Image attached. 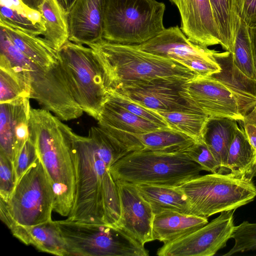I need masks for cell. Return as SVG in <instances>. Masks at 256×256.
<instances>
[{"label":"cell","mask_w":256,"mask_h":256,"mask_svg":"<svg viewBox=\"0 0 256 256\" xmlns=\"http://www.w3.org/2000/svg\"><path fill=\"white\" fill-rule=\"evenodd\" d=\"M133 152L117 134L100 125L91 127L88 136L76 134V195L67 219L118 226L121 216L120 200L110 168Z\"/></svg>","instance_id":"6da1fadb"},{"label":"cell","mask_w":256,"mask_h":256,"mask_svg":"<svg viewBox=\"0 0 256 256\" xmlns=\"http://www.w3.org/2000/svg\"><path fill=\"white\" fill-rule=\"evenodd\" d=\"M29 128L30 138L36 145L53 190V211L68 216L76 195V133L56 116L42 108H30Z\"/></svg>","instance_id":"7a4b0ae2"},{"label":"cell","mask_w":256,"mask_h":256,"mask_svg":"<svg viewBox=\"0 0 256 256\" xmlns=\"http://www.w3.org/2000/svg\"><path fill=\"white\" fill-rule=\"evenodd\" d=\"M88 46L102 68L106 92L156 82L182 84L198 76L178 62L144 52L134 45L102 39Z\"/></svg>","instance_id":"3957f363"},{"label":"cell","mask_w":256,"mask_h":256,"mask_svg":"<svg viewBox=\"0 0 256 256\" xmlns=\"http://www.w3.org/2000/svg\"><path fill=\"white\" fill-rule=\"evenodd\" d=\"M202 167L185 152L142 149L128 154L110 168L115 181L180 186L199 176Z\"/></svg>","instance_id":"277c9868"},{"label":"cell","mask_w":256,"mask_h":256,"mask_svg":"<svg viewBox=\"0 0 256 256\" xmlns=\"http://www.w3.org/2000/svg\"><path fill=\"white\" fill-rule=\"evenodd\" d=\"M166 6L156 0H106L103 39L138 45L155 37L165 28Z\"/></svg>","instance_id":"5b68a950"},{"label":"cell","mask_w":256,"mask_h":256,"mask_svg":"<svg viewBox=\"0 0 256 256\" xmlns=\"http://www.w3.org/2000/svg\"><path fill=\"white\" fill-rule=\"evenodd\" d=\"M180 186L189 202L190 214L206 218L236 210L256 196L252 180L232 173L199 175Z\"/></svg>","instance_id":"8992f818"},{"label":"cell","mask_w":256,"mask_h":256,"mask_svg":"<svg viewBox=\"0 0 256 256\" xmlns=\"http://www.w3.org/2000/svg\"><path fill=\"white\" fill-rule=\"evenodd\" d=\"M68 256H148V251L116 226L56 220Z\"/></svg>","instance_id":"52a82bcc"},{"label":"cell","mask_w":256,"mask_h":256,"mask_svg":"<svg viewBox=\"0 0 256 256\" xmlns=\"http://www.w3.org/2000/svg\"><path fill=\"white\" fill-rule=\"evenodd\" d=\"M58 53L74 99L84 112L98 120L107 92L103 70L94 52L68 40Z\"/></svg>","instance_id":"ba28073f"},{"label":"cell","mask_w":256,"mask_h":256,"mask_svg":"<svg viewBox=\"0 0 256 256\" xmlns=\"http://www.w3.org/2000/svg\"><path fill=\"white\" fill-rule=\"evenodd\" d=\"M5 202L16 224L30 226L52 220L54 194L39 157L16 182Z\"/></svg>","instance_id":"9c48e42d"},{"label":"cell","mask_w":256,"mask_h":256,"mask_svg":"<svg viewBox=\"0 0 256 256\" xmlns=\"http://www.w3.org/2000/svg\"><path fill=\"white\" fill-rule=\"evenodd\" d=\"M30 73V98L36 100L42 108L64 121L82 115L84 112L74 98L60 60L44 68L32 62Z\"/></svg>","instance_id":"30bf717a"},{"label":"cell","mask_w":256,"mask_h":256,"mask_svg":"<svg viewBox=\"0 0 256 256\" xmlns=\"http://www.w3.org/2000/svg\"><path fill=\"white\" fill-rule=\"evenodd\" d=\"M236 209L224 211L195 232L164 244L157 251L159 256H212L226 246L234 229Z\"/></svg>","instance_id":"8fae6325"},{"label":"cell","mask_w":256,"mask_h":256,"mask_svg":"<svg viewBox=\"0 0 256 256\" xmlns=\"http://www.w3.org/2000/svg\"><path fill=\"white\" fill-rule=\"evenodd\" d=\"M179 93L192 108L210 117H226L242 121L236 100L222 84L210 76H196L182 84Z\"/></svg>","instance_id":"7c38bea8"},{"label":"cell","mask_w":256,"mask_h":256,"mask_svg":"<svg viewBox=\"0 0 256 256\" xmlns=\"http://www.w3.org/2000/svg\"><path fill=\"white\" fill-rule=\"evenodd\" d=\"M115 182L121 210L118 226L143 244L154 240V214L150 205L140 196L134 184L123 181Z\"/></svg>","instance_id":"4fadbf2b"},{"label":"cell","mask_w":256,"mask_h":256,"mask_svg":"<svg viewBox=\"0 0 256 256\" xmlns=\"http://www.w3.org/2000/svg\"><path fill=\"white\" fill-rule=\"evenodd\" d=\"M177 7L180 29L194 44L208 47L222 44L210 0H170Z\"/></svg>","instance_id":"5bb4252c"},{"label":"cell","mask_w":256,"mask_h":256,"mask_svg":"<svg viewBox=\"0 0 256 256\" xmlns=\"http://www.w3.org/2000/svg\"><path fill=\"white\" fill-rule=\"evenodd\" d=\"M29 98L0 104V153L13 163L30 137Z\"/></svg>","instance_id":"9a60e30c"},{"label":"cell","mask_w":256,"mask_h":256,"mask_svg":"<svg viewBox=\"0 0 256 256\" xmlns=\"http://www.w3.org/2000/svg\"><path fill=\"white\" fill-rule=\"evenodd\" d=\"M182 84L156 82L107 92H114L128 101L151 110L198 112L188 106L180 96L179 90Z\"/></svg>","instance_id":"2e32d148"},{"label":"cell","mask_w":256,"mask_h":256,"mask_svg":"<svg viewBox=\"0 0 256 256\" xmlns=\"http://www.w3.org/2000/svg\"><path fill=\"white\" fill-rule=\"evenodd\" d=\"M134 46L140 50L175 60L182 64L184 61L192 58L216 62L214 56L217 51L194 44L178 26L165 28L148 41Z\"/></svg>","instance_id":"e0dca14e"},{"label":"cell","mask_w":256,"mask_h":256,"mask_svg":"<svg viewBox=\"0 0 256 256\" xmlns=\"http://www.w3.org/2000/svg\"><path fill=\"white\" fill-rule=\"evenodd\" d=\"M106 0H76L68 16V40L88 46L103 39Z\"/></svg>","instance_id":"ac0fdd59"},{"label":"cell","mask_w":256,"mask_h":256,"mask_svg":"<svg viewBox=\"0 0 256 256\" xmlns=\"http://www.w3.org/2000/svg\"><path fill=\"white\" fill-rule=\"evenodd\" d=\"M214 56L220 71L210 76L222 84L232 92L240 114L244 116L256 106V80L248 77L238 68L232 52H217Z\"/></svg>","instance_id":"d6986e66"},{"label":"cell","mask_w":256,"mask_h":256,"mask_svg":"<svg viewBox=\"0 0 256 256\" xmlns=\"http://www.w3.org/2000/svg\"><path fill=\"white\" fill-rule=\"evenodd\" d=\"M0 26L13 44L33 62L44 68L58 62V51L42 37L30 34L2 16H0Z\"/></svg>","instance_id":"ffe728a7"},{"label":"cell","mask_w":256,"mask_h":256,"mask_svg":"<svg viewBox=\"0 0 256 256\" xmlns=\"http://www.w3.org/2000/svg\"><path fill=\"white\" fill-rule=\"evenodd\" d=\"M208 223V218L176 211L166 210L154 214L152 236L164 244L185 236Z\"/></svg>","instance_id":"44dd1931"},{"label":"cell","mask_w":256,"mask_h":256,"mask_svg":"<svg viewBox=\"0 0 256 256\" xmlns=\"http://www.w3.org/2000/svg\"><path fill=\"white\" fill-rule=\"evenodd\" d=\"M12 234L26 245H32L39 250L68 256L65 242L55 221L26 226L15 224L10 229Z\"/></svg>","instance_id":"7402d4cb"},{"label":"cell","mask_w":256,"mask_h":256,"mask_svg":"<svg viewBox=\"0 0 256 256\" xmlns=\"http://www.w3.org/2000/svg\"><path fill=\"white\" fill-rule=\"evenodd\" d=\"M237 120L226 117H210L203 140L218 162V172L226 174L228 152L235 132L238 127Z\"/></svg>","instance_id":"603a6c76"},{"label":"cell","mask_w":256,"mask_h":256,"mask_svg":"<svg viewBox=\"0 0 256 256\" xmlns=\"http://www.w3.org/2000/svg\"><path fill=\"white\" fill-rule=\"evenodd\" d=\"M134 185L140 196L150 205L154 214L166 210L190 214L189 202L180 186L154 184Z\"/></svg>","instance_id":"cb8c5ba5"},{"label":"cell","mask_w":256,"mask_h":256,"mask_svg":"<svg viewBox=\"0 0 256 256\" xmlns=\"http://www.w3.org/2000/svg\"><path fill=\"white\" fill-rule=\"evenodd\" d=\"M97 121L98 125L136 134L163 128L124 108L108 96Z\"/></svg>","instance_id":"d4e9b609"},{"label":"cell","mask_w":256,"mask_h":256,"mask_svg":"<svg viewBox=\"0 0 256 256\" xmlns=\"http://www.w3.org/2000/svg\"><path fill=\"white\" fill-rule=\"evenodd\" d=\"M34 9L41 13L44 21L42 38L58 51L69 38L67 14L57 0H40Z\"/></svg>","instance_id":"484cf974"},{"label":"cell","mask_w":256,"mask_h":256,"mask_svg":"<svg viewBox=\"0 0 256 256\" xmlns=\"http://www.w3.org/2000/svg\"><path fill=\"white\" fill-rule=\"evenodd\" d=\"M252 180L256 176V152L244 128L238 127L230 146L226 174Z\"/></svg>","instance_id":"4316f807"},{"label":"cell","mask_w":256,"mask_h":256,"mask_svg":"<svg viewBox=\"0 0 256 256\" xmlns=\"http://www.w3.org/2000/svg\"><path fill=\"white\" fill-rule=\"evenodd\" d=\"M133 135L143 149L161 152H186L196 141L188 136L169 128H160L151 132Z\"/></svg>","instance_id":"83f0119b"},{"label":"cell","mask_w":256,"mask_h":256,"mask_svg":"<svg viewBox=\"0 0 256 256\" xmlns=\"http://www.w3.org/2000/svg\"><path fill=\"white\" fill-rule=\"evenodd\" d=\"M154 111L164 118L170 129L183 134L196 142L203 140L210 118L207 114L197 111Z\"/></svg>","instance_id":"f1b7e54d"},{"label":"cell","mask_w":256,"mask_h":256,"mask_svg":"<svg viewBox=\"0 0 256 256\" xmlns=\"http://www.w3.org/2000/svg\"><path fill=\"white\" fill-rule=\"evenodd\" d=\"M220 37L221 46L232 52L238 16L236 0H210Z\"/></svg>","instance_id":"f546056e"},{"label":"cell","mask_w":256,"mask_h":256,"mask_svg":"<svg viewBox=\"0 0 256 256\" xmlns=\"http://www.w3.org/2000/svg\"><path fill=\"white\" fill-rule=\"evenodd\" d=\"M232 53L238 68L248 77L256 80L249 26L240 18L238 20Z\"/></svg>","instance_id":"4dcf8cb0"},{"label":"cell","mask_w":256,"mask_h":256,"mask_svg":"<svg viewBox=\"0 0 256 256\" xmlns=\"http://www.w3.org/2000/svg\"><path fill=\"white\" fill-rule=\"evenodd\" d=\"M30 89L16 73L8 67L0 66V104L30 98Z\"/></svg>","instance_id":"1f68e13d"},{"label":"cell","mask_w":256,"mask_h":256,"mask_svg":"<svg viewBox=\"0 0 256 256\" xmlns=\"http://www.w3.org/2000/svg\"><path fill=\"white\" fill-rule=\"evenodd\" d=\"M232 238L234 240V246L224 256L256 250V223L244 221L234 226Z\"/></svg>","instance_id":"d6a6232c"},{"label":"cell","mask_w":256,"mask_h":256,"mask_svg":"<svg viewBox=\"0 0 256 256\" xmlns=\"http://www.w3.org/2000/svg\"><path fill=\"white\" fill-rule=\"evenodd\" d=\"M106 92L109 98L130 112L163 128H169L164 118L155 111L128 101L114 92Z\"/></svg>","instance_id":"836d02e7"},{"label":"cell","mask_w":256,"mask_h":256,"mask_svg":"<svg viewBox=\"0 0 256 256\" xmlns=\"http://www.w3.org/2000/svg\"><path fill=\"white\" fill-rule=\"evenodd\" d=\"M186 152L204 170L212 173L218 172L219 164L203 140L196 142Z\"/></svg>","instance_id":"e575fe53"},{"label":"cell","mask_w":256,"mask_h":256,"mask_svg":"<svg viewBox=\"0 0 256 256\" xmlns=\"http://www.w3.org/2000/svg\"><path fill=\"white\" fill-rule=\"evenodd\" d=\"M16 183L14 163L0 153V199L7 202Z\"/></svg>","instance_id":"d590c367"},{"label":"cell","mask_w":256,"mask_h":256,"mask_svg":"<svg viewBox=\"0 0 256 256\" xmlns=\"http://www.w3.org/2000/svg\"><path fill=\"white\" fill-rule=\"evenodd\" d=\"M38 158L36 145L30 137L14 162L16 182Z\"/></svg>","instance_id":"8d00e7d4"},{"label":"cell","mask_w":256,"mask_h":256,"mask_svg":"<svg viewBox=\"0 0 256 256\" xmlns=\"http://www.w3.org/2000/svg\"><path fill=\"white\" fill-rule=\"evenodd\" d=\"M0 16L11 23L36 36H42L45 30L6 6L0 4Z\"/></svg>","instance_id":"74e56055"},{"label":"cell","mask_w":256,"mask_h":256,"mask_svg":"<svg viewBox=\"0 0 256 256\" xmlns=\"http://www.w3.org/2000/svg\"><path fill=\"white\" fill-rule=\"evenodd\" d=\"M0 4L14 10L28 18L34 24L38 25L46 30L44 21L41 13L38 10L28 6L22 0H0Z\"/></svg>","instance_id":"f35d334b"},{"label":"cell","mask_w":256,"mask_h":256,"mask_svg":"<svg viewBox=\"0 0 256 256\" xmlns=\"http://www.w3.org/2000/svg\"><path fill=\"white\" fill-rule=\"evenodd\" d=\"M182 64L192 70L197 76L202 77L210 76L220 71V67L217 62L204 59H188L184 61Z\"/></svg>","instance_id":"ab89813d"},{"label":"cell","mask_w":256,"mask_h":256,"mask_svg":"<svg viewBox=\"0 0 256 256\" xmlns=\"http://www.w3.org/2000/svg\"><path fill=\"white\" fill-rule=\"evenodd\" d=\"M238 16L249 26L256 24V0H236Z\"/></svg>","instance_id":"60d3db41"},{"label":"cell","mask_w":256,"mask_h":256,"mask_svg":"<svg viewBox=\"0 0 256 256\" xmlns=\"http://www.w3.org/2000/svg\"><path fill=\"white\" fill-rule=\"evenodd\" d=\"M241 122L248 138L256 152V106L244 116Z\"/></svg>","instance_id":"b9f144b4"},{"label":"cell","mask_w":256,"mask_h":256,"mask_svg":"<svg viewBox=\"0 0 256 256\" xmlns=\"http://www.w3.org/2000/svg\"><path fill=\"white\" fill-rule=\"evenodd\" d=\"M250 36L252 46L254 68L256 73V24L249 26Z\"/></svg>","instance_id":"7bdbcfd3"},{"label":"cell","mask_w":256,"mask_h":256,"mask_svg":"<svg viewBox=\"0 0 256 256\" xmlns=\"http://www.w3.org/2000/svg\"><path fill=\"white\" fill-rule=\"evenodd\" d=\"M76 0H57L67 16Z\"/></svg>","instance_id":"ee69618b"}]
</instances>
